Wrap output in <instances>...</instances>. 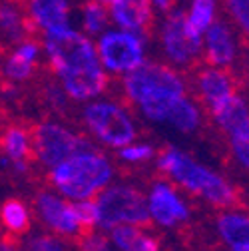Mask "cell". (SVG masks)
Returning <instances> with one entry per match:
<instances>
[{"label": "cell", "mask_w": 249, "mask_h": 251, "mask_svg": "<svg viewBox=\"0 0 249 251\" xmlns=\"http://www.w3.org/2000/svg\"><path fill=\"white\" fill-rule=\"evenodd\" d=\"M215 233L225 247H249V211L237 205L220 209L215 215Z\"/></svg>", "instance_id": "obj_19"}, {"label": "cell", "mask_w": 249, "mask_h": 251, "mask_svg": "<svg viewBox=\"0 0 249 251\" xmlns=\"http://www.w3.org/2000/svg\"><path fill=\"white\" fill-rule=\"evenodd\" d=\"M155 164L160 174H164L172 183L215 209H227L239 201L237 185L225 174L198 162L192 153L175 146L164 148L158 153Z\"/></svg>", "instance_id": "obj_2"}, {"label": "cell", "mask_w": 249, "mask_h": 251, "mask_svg": "<svg viewBox=\"0 0 249 251\" xmlns=\"http://www.w3.org/2000/svg\"><path fill=\"white\" fill-rule=\"evenodd\" d=\"M0 222L4 224V227L10 231V235H16V237H22L30 231L28 209L16 198H10L2 203V207H0Z\"/></svg>", "instance_id": "obj_23"}, {"label": "cell", "mask_w": 249, "mask_h": 251, "mask_svg": "<svg viewBox=\"0 0 249 251\" xmlns=\"http://www.w3.org/2000/svg\"><path fill=\"white\" fill-rule=\"evenodd\" d=\"M28 251H66V247L52 235H36L28 241Z\"/></svg>", "instance_id": "obj_28"}, {"label": "cell", "mask_w": 249, "mask_h": 251, "mask_svg": "<svg viewBox=\"0 0 249 251\" xmlns=\"http://www.w3.org/2000/svg\"><path fill=\"white\" fill-rule=\"evenodd\" d=\"M76 243H78L80 251H110L106 237H102L98 233H90V235L78 239Z\"/></svg>", "instance_id": "obj_29"}, {"label": "cell", "mask_w": 249, "mask_h": 251, "mask_svg": "<svg viewBox=\"0 0 249 251\" xmlns=\"http://www.w3.org/2000/svg\"><path fill=\"white\" fill-rule=\"evenodd\" d=\"M62 88L74 100H90L96 98L110 84V78L104 70V66H94V68H86L80 72H70V74H62L60 76Z\"/></svg>", "instance_id": "obj_18"}, {"label": "cell", "mask_w": 249, "mask_h": 251, "mask_svg": "<svg viewBox=\"0 0 249 251\" xmlns=\"http://www.w3.org/2000/svg\"><path fill=\"white\" fill-rule=\"evenodd\" d=\"M26 14L42 32H64L70 28L68 0H26Z\"/></svg>", "instance_id": "obj_17"}, {"label": "cell", "mask_w": 249, "mask_h": 251, "mask_svg": "<svg viewBox=\"0 0 249 251\" xmlns=\"http://www.w3.org/2000/svg\"><path fill=\"white\" fill-rule=\"evenodd\" d=\"M224 16L249 42V0H220Z\"/></svg>", "instance_id": "obj_25"}, {"label": "cell", "mask_w": 249, "mask_h": 251, "mask_svg": "<svg viewBox=\"0 0 249 251\" xmlns=\"http://www.w3.org/2000/svg\"><path fill=\"white\" fill-rule=\"evenodd\" d=\"M30 138H32V148L36 153V160L46 168L58 166L62 160L70 158L72 153L92 150L90 142L72 134L64 126H58L52 122H42L36 126H30Z\"/></svg>", "instance_id": "obj_8"}, {"label": "cell", "mask_w": 249, "mask_h": 251, "mask_svg": "<svg viewBox=\"0 0 249 251\" xmlns=\"http://www.w3.org/2000/svg\"><path fill=\"white\" fill-rule=\"evenodd\" d=\"M148 211L153 224L174 229L192 219V209L177 192L175 183L170 179H160L151 185L148 194Z\"/></svg>", "instance_id": "obj_12"}, {"label": "cell", "mask_w": 249, "mask_h": 251, "mask_svg": "<svg viewBox=\"0 0 249 251\" xmlns=\"http://www.w3.org/2000/svg\"><path fill=\"white\" fill-rule=\"evenodd\" d=\"M112 239L122 251H153L160 243L153 237L140 231L136 226H116L112 227Z\"/></svg>", "instance_id": "obj_22"}, {"label": "cell", "mask_w": 249, "mask_h": 251, "mask_svg": "<svg viewBox=\"0 0 249 251\" xmlns=\"http://www.w3.org/2000/svg\"><path fill=\"white\" fill-rule=\"evenodd\" d=\"M247 40L225 18L220 16L201 36V62L220 68L237 70Z\"/></svg>", "instance_id": "obj_9"}, {"label": "cell", "mask_w": 249, "mask_h": 251, "mask_svg": "<svg viewBox=\"0 0 249 251\" xmlns=\"http://www.w3.org/2000/svg\"><path fill=\"white\" fill-rule=\"evenodd\" d=\"M227 251H249L247 245H235V247H227Z\"/></svg>", "instance_id": "obj_31"}, {"label": "cell", "mask_w": 249, "mask_h": 251, "mask_svg": "<svg viewBox=\"0 0 249 251\" xmlns=\"http://www.w3.org/2000/svg\"><path fill=\"white\" fill-rule=\"evenodd\" d=\"M0 153L12 164L16 172H28L36 160L30 128H22L16 124H0Z\"/></svg>", "instance_id": "obj_16"}, {"label": "cell", "mask_w": 249, "mask_h": 251, "mask_svg": "<svg viewBox=\"0 0 249 251\" xmlns=\"http://www.w3.org/2000/svg\"><path fill=\"white\" fill-rule=\"evenodd\" d=\"M227 148L231 153V160L239 170L249 174V136L237 138V140H227Z\"/></svg>", "instance_id": "obj_26"}, {"label": "cell", "mask_w": 249, "mask_h": 251, "mask_svg": "<svg viewBox=\"0 0 249 251\" xmlns=\"http://www.w3.org/2000/svg\"><path fill=\"white\" fill-rule=\"evenodd\" d=\"M42 44L48 54L50 68L58 76L102 64L98 50L92 44V40L86 34L76 32L74 28H68L64 32H56V34L44 32Z\"/></svg>", "instance_id": "obj_6"}, {"label": "cell", "mask_w": 249, "mask_h": 251, "mask_svg": "<svg viewBox=\"0 0 249 251\" xmlns=\"http://www.w3.org/2000/svg\"><path fill=\"white\" fill-rule=\"evenodd\" d=\"M155 32L162 54L170 66L190 72L201 62V38L190 32L181 8L164 12L162 22L155 24Z\"/></svg>", "instance_id": "obj_4"}, {"label": "cell", "mask_w": 249, "mask_h": 251, "mask_svg": "<svg viewBox=\"0 0 249 251\" xmlns=\"http://www.w3.org/2000/svg\"><path fill=\"white\" fill-rule=\"evenodd\" d=\"M146 36L130 30H110L98 40V56L110 72H130L146 62Z\"/></svg>", "instance_id": "obj_10"}, {"label": "cell", "mask_w": 249, "mask_h": 251, "mask_svg": "<svg viewBox=\"0 0 249 251\" xmlns=\"http://www.w3.org/2000/svg\"><path fill=\"white\" fill-rule=\"evenodd\" d=\"M84 120L100 142L112 148H124L136 138V128L130 116L118 104L94 102L84 110Z\"/></svg>", "instance_id": "obj_11"}, {"label": "cell", "mask_w": 249, "mask_h": 251, "mask_svg": "<svg viewBox=\"0 0 249 251\" xmlns=\"http://www.w3.org/2000/svg\"><path fill=\"white\" fill-rule=\"evenodd\" d=\"M237 74H239V80H241L243 88L249 92V42H247L245 48H243V56H241V60H239Z\"/></svg>", "instance_id": "obj_30"}, {"label": "cell", "mask_w": 249, "mask_h": 251, "mask_svg": "<svg viewBox=\"0 0 249 251\" xmlns=\"http://www.w3.org/2000/svg\"><path fill=\"white\" fill-rule=\"evenodd\" d=\"M36 207H38L40 217L44 219V224L50 226L56 233L72 237L76 241L84 237L82 226L78 222V215L72 203L62 201L52 194H40L36 198Z\"/></svg>", "instance_id": "obj_15"}, {"label": "cell", "mask_w": 249, "mask_h": 251, "mask_svg": "<svg viewBox=\"0 0 249 251\" xmlns=\"http://www.w3.org/2000/svg\"><path fill=\"white\" fill-rule=\"evenodd\" d=\"M124 92L148 120L166 124L177 100L190 94V80L185 72L170 66L168 62L146 60L138 68L126 72Z\"/></svg>", "instance_id": "obj_1"}, {"label": "cell", "mask_w": 249, "mask_h": 251, "mask_svg": "<svg viewBox=\"0 0 249 251\" xmlns=\"http://www.w3.org/2000/svg\"><path fill=\"white\" fill-rule=\"evenodd\" d=\"M110 10L98 0H88L82 4V26L90 34H100L110 22Z\"/></svg>", "instance_id": "obj_24"}, {"label": "cell", "mask_w": 249, "mask_h": 251, "mask_svg": "<svg viewBox=\"0 0 249 251\" xmlns=\"http://www.w3.org/2000/svg\"><path fill=\"white\" fill-rule=\"evenodd\" d=\"M40 52V42L36 38L22 40L4 58V74L12 82H24L34 76V66Z\"/></svg>", "instance_id": "obj_20"}, {"label": "cell", "mask_w": 249, "mask_h": 251, "mask_svg": "<svg viewBox=\"0 0 249 251\" xmlns=\"http://www.w3.org/2000/svg\"><path fill=\"white\" fill-rule=\"evenodd\" d=\"M112 20L122 28L149 38L155 24V6L151 0H114L110 4Z\"/></svg>", "instance_id": "obj_14"}, {"label": "cell", "mask_w": 249, "mask_h": 251, "mask_svg": "<svg viewBox=\"0 0 249 251\" xmlns=\"http://www.w3.org/2000/svg\"><path fill=\"white\" fill-rule=\"evenodd\" d=\"M222 12L224 10L220 0H185V8H183L185 24H188L190 32H194L199 38L217 18L224 16Z\"/></svg>", "instance_id": "obj_21"}, {"label": "cell", "mask_w": 249, "mask_h": 251, "mask_svg": "<svg viewBox=\"0 0 249 251\" xmlns=\"http://www.w3.org/2000/svg\"><path fill=\"white\" fill-rule=\"evenodd\" d=\"M155 153V150L151 146H128L120 151V158L128 160V162H146V160H151Z\"/></svg>", "instance_id": "obj_27"}, {"label": "cell", "mask_w": 249, "mask_h": 251, "mask_svg": "<svg viewBox=\"0 0 249 251\" xmlns=\"http://www.w3.org/2000/svg\"><path fill=\"white\" fill-rule=\"evenodd\" d=\"M98 2H102V4H106V6H110V4L114 2V0H98Z\"/></svg>", "instance_id": "obj_33"}, {"label": "cell", "mask_w": 249, "mask_h": 251, "mask_svg": "<svg viewBox=\"0 0 249 251\" xmlns=\"http://www.w3.org/2000/svg\"><path fill=\"white\" fill-rule=\"evenodd\" d=\"M188 80L190 92H194V98L203 106L205 114L222 106L243 88L237 70L220 68L213 64H205V62H199L194 70H190Z\"/></svg>", "instance_id": "obj_7"}, {"label": "cell", "mask_w": 249, "mask_h": 251, "mask_svg": "<svg viewBox=\"0 0 249 251\" xmlns=\"http://www.w3.org/2000/svg\"><path fill=\"white\" fill-rule=\"evenodd\" d=\"M98 226L112 229L116 226H136L144 227L151 224L148 211V200L142 192L130 185H114L96 194Z\"/></svg>", "instance_id": "obj_5"}, {"label": "cell", "mask_w": 249, "mask_h": 251, "mask_svg": "<svg viewBox=\"0 0 249 251\" xmlns=\"http://www.w3.org/2000/svg\"><path fill=\"white\" fill-rule=\"evenodd\" d=\"M207 116L225 140L249 136V92L241 88L222 106L207 112Z\"/></svg>", "instance_id": "obj_13"}, {"label": "cell", "mask_w": 249, "mask_h": 251, "mask_svg": "<svg viewBox=\"0 0 249 251\" xmlns=\"http://www.w3.org/2000/svg\"><path fill=\"white\" fill-rule=\"evenodd\" d=\"M0 251H14V249L8 247V245H4V243H0Z\"/></svg>", "instance_id": "obj_32"}, {"label": "cell", "mask_w": 249, "mask_h": 251, "mask_svg": "<svg viewBox=\"0 0 249 251\" xmlns=\"http://www.w3.org/2000/svg\"><path fill=\"white\" fill-rule=\"evenodd\" d=\"M112 177V166L98 151H78L54 166L50 179L72 200L94 198Z\"/></svg>", "instance_id": "obj_3"}]
</instances>
